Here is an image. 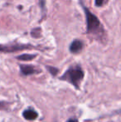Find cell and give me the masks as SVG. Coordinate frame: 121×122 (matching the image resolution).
Masks as SVG:
<instances>
[{
    "label": "cell",
    "instance_id": "cell-1",
    "mask_svg": "<svg viewBox=\"0 0 121 122\" xmlns=\"http://www.w3.org/2000/svg\"><path fill=\"white\" fill-rule=\"evenodd\" d=\"M83 8H84L85 13H86L87 32L93 34V35H97L100 36V37H102L105 34V31H104L103 26L101 25L100 20L86 7H83Z\"/></svg>",
    "mask_w": 121,
    "mask_h": 122
},
{
    "label": "cell",
    "instance_id": "cell-2",
    "mask_svg": "<svg viewBox=\"0 0 121 122\" xmlns=\"http://www.w3.org/2000/svg\"><path fill=\"white\" fill-rule=\"evenodd\" d=\"M84 78V71L80 66H71L61 77V80L66 81L76 89L80 88V84Z\"/></svg>",
    "mask_w": 121,
    "mask_h": 122
},
{
    "label": "cell",
    "instance_id": "cell-3",
    "mask_svg": "<svg viewBox=\"0 0 121 122\" xmlns=\"http://www.w3.org/2000/svg\"><path fill=\"white\" fill-rule=\"evenodd\" d=\"M29 46L28 45H0V51H3V52H13V51H20V50H23L25 48H29Z\"/></svg>",
    "mask_w": 121,
    "mask_h": 122
},
{
    "label": "cell",
    "instance_id": "cell-4",
    "mask_svg": "<svg viewBox=\"0 0 121 122\" xmlns=\"http://www.w3.org/2000/svg\"><path fill=\"white\" fill-rule=\"evenodd\" d=\"M23 116L27 121H33V120L37 119V116H38V114L34 109L28 108V109H26L23 112Z\"/></svg>",
    "mask_w": 121,
    "mask_h": 122
},
{
    "label": "cell",
    "instance_id": "cell-5",
    "mask_svg": "<svg viewBox=\"0 0 121 122\" xmlns=\"http://www.w3.org/2000/svg\"><path fill=\"white\" fill-rule=\"evenodd\" d=\"M20 71L21 73L24 76H29L37 72L36 68L31 65H20Z\"/></svg>",
    "mask_w": 121,
    "mask_h": 122
},
{
    "label": "cell",
    "instance_id": "cell-6",
    "mask_svg": "<svg viewBox=\"0 0 121 122\" xmlns=\"http://www.w3.org/2000/svg\"><path fill=\"white\" fill-rule=\"evenodd\" d=\"M83 48V42L80 40H74L70 45V51L72 53H78Z\"/></svg>",
    "mask_w": 121,
    "mask_h": 122
},
{
    "label": "cell",
    "instance_id": "cell-7",
    "mask_svg": "<svg viewBox=\"0 0 121 122\" xmlns=\"http://www.w3.org/2000/svg\"><path fill=\"white\" fill-rule=\"evenodd\" d=\"M36 56H37L36 54H23L17 56V59L20 60V61H31V60L34 59Z\"/></svg>",
    "mask_w": 121,
    "mask_h": 122
},
{
    "label": "cell",
    "instance_id": "cell-8",
    "mask_svg": "<svg viewBox=\"0 0 121 122\" xmlns=\"http://www.w3.org/2000/svg\"><path fill=\"white\" fill-rule=\"evenodd\" d=\"M40 33H41V28L37 27V28H35L31 32V34H32V37H40Z\"/></svg>",
    "mask_w": 121,
    "mask_h": 122
},
{
    "label": "cell",
    "instance_id": "cell-9",
    "mask_svg": "<svg viewBox=\"0 0 121 122\" xmlns=\"http://www.w3.org/2000/svg\"><path fill=\"white\" fill-rule=\"evenodd\" d=\"M47 69H48L49 72L52 74V76H56L58 72V69L55 67H52V66H47Z\"/></svg>",
    "mask_w": 121,
    "mask_h": 122
},
{
    "label": "cell",
    "instance_id": "cell-10",
    "mask_svg": "<svg viewBox=\"0 0 121 122\" xmlns=\"http://www.w3.org/2000/svg\"><path fill=\"white\" fill-rule=\"evenodd\" d=\"M95 3L97 7H101L104 3V0H95Z\"/></svg>",
    "mask_w": 121,
    "mask_h": 122
},
{
    "label": "cell",
    "instance_id": "cell-11",
    "mask_svg": "<svg viewBox=\"0 0 121 122\" xmlns=\"http://www.w3.org/2000/svg\"><path fill=\"white\" fill-rule=\"evenodd\" d=\"M6 104L5 102H0V110H4L6 107Z\"/></svg>",
    "mask_w": 121,
    "mask_h": 122
},
{
    "label": "cell",
    "instance_id": "cell-12",
    "mask_svg": "<svg viewBox=\"0 0 121 122\" xmlns=\"http://www.w3.org/2000/svg\"><path fill=\"white\" fill-rule=\"evenodd\" d=\"M66 122H78V121L76 119H72V118H71V119L68 120V121H66Z\"/></svg>",
    "mask_w": 121,
    "mask_h": 122
}]
</instances>
